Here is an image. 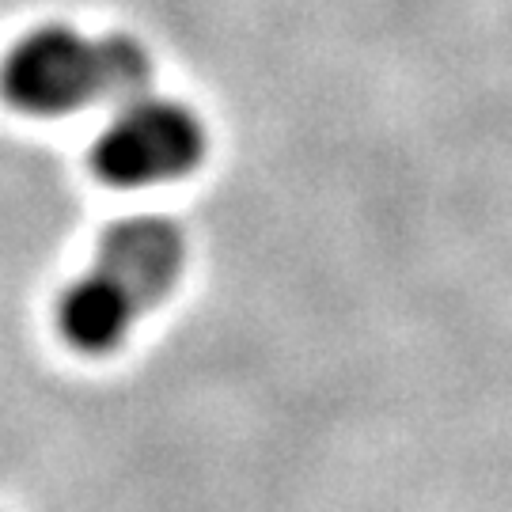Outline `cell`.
Masks as SVG:
<instances>
[{"instance_id": "obj_3", "label": "cell", "mask_w": 512, "mask_h": 512, "mask_svg": "<svg viewBox=\"0 0 512 512\" xmlns=\"http://www.w3.org/2000/svg\"><path fill=\"white\" fill-rule=\"evenodd\" d=\"M209 156L202 114L179 99L133 95L107 122L92 145V175L118 190L179 183Z\"/></svg>"}, {"instance_id": "obj_2", "label": "cell", "mask_w": 512, "mask_h": 512, "mask_svg": "<svg viewBox=\"0 0 512 512\" xmlns=\"http://www.w3.org/2000/svg\"><path fill=\"white\" fill-rule=\"evenodd\" d=\"M152 57L129 35H84L46 23L12 42L0 61V99L31 118H69L148 92Z\"/></svg>"}, {"instance_id": "obj_1", "label": "cell", "mask_w": 512, "mask_h": 512, "mask_svg": "<svg viewBox=\"0 0 512 512\" xmlns=\"http://www.w3.org/2000/svg\"><path fill=\"white\" fill-rule=\"evenodd\" d=\"M186 232L167 217L110 224L92 266L57 300V330L84 357H107L186 274Z\"/></svg>"}]
</instances>
